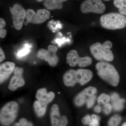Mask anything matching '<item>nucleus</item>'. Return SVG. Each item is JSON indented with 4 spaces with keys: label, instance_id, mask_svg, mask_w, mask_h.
I'll return each mask as SVG.
<instances>
[{
    "label": "nucleus",
    "instance_id": "nucleus-1",
    "mask_svg": "<svg viewBox=\"0 0 126 126\" xmlns=\"http://www.w3.org/2000/svg\"><path fill=\"white\" fill-rule=\"evenodd\" d=\"M97 74L102 79L113 87H116L120 81L119 75L115 67L107 62L101 61L96 64Z\"/></svg>",
    "mask_w": 126,
    "mask_h": 126
},
{
    "label": "nucleus",
    "instance_id": "nucleus-2",
    "mask_svg": "<svg viewBox=\"0 0 126 126\" xmlns=\"http://www.w3.org/2000/svg\"><path fill=\"white\" fill-rule=\"evenodd\" d=\"M112 47V43L108 40L103 44L99 42L94 43L90 46V50L91 53L97 60L111 62L114 59V55L110 50Z\"/></svg>",
    "mask_w": 126,
    "mask_h": 126
},
{
    "label": "nucleus",
    "instance_id": "nucleus-3",
    "mask_svg": "<svg viewBox=\"0 0 126 126\" xmlns=\"http://www.w3.org/2000/svg\"><path fill=\"white\" fill-rule=\"evenodd\" d=\"M18 103L12 101L5 104L0 111V123L2 126H10L14 124L19 111Z\"/></svg>",
    "mask_w": 126,
    "mask_h": 126
},
{
    "label": "nucleus",
    "instance_id": "nucleus-4",
    "mask_svg": "<svg viewBox=\"0 0 126 126\" xmlns=\"http://www.w3.org/2000/svg\"><path fill=\"white\" fill-rule=\"evenodd\" d=\"M100 21L102 26L107 29H121L126 26V16L118 13L105 14L101 16Z\"/></svg>",
    "mask_w": 126,
    "mask_h": 126
},
{
    "label": "nucleus",
    "instance_id": "nucleus-5",
    "mask_svg": "<svg viewBox=\"0 0 126 126\" xmlns=\"http://www.w3.org/2000/svg\"><path fill=\"white\" fill-rule=\"evenodd\" d=\"M50 15V12L47 9H39L35 13L32 9H29L26 10L25 19L28 23L39 24L48 19Z\"/></svg>",
    "mask_w": 126,
    "mask_h": 126
},
{
    "label": "nucleus",
    "instance_id": "nucleus-6",
    "mask_svg": "<svg viewBox=\"0 0 126 126\" xmlns=\"http://www.w3.org/2000/svg\"><path fill=\"white\" fill-rule=\"evenodd\" d=\"M10 11L12 16V21L14 27L20 30L23 27L26 18V10L19 3H15L12 7H10Z\"/></svg>",
    "mask_w": 126,
    "mask_h": 126
},
{
    "label": "nucleus",
    "instance_id": "nucleus-7",
    "mask_svg": "<svg viewBox=\"0 0 126 126\" xmlns=\"http://www.w3.org/2000/svg\"><path fill=\"white\" fill-rule=\"evenodd\" d=\"M83 14L92 13L102 14L106 10V6L101 0H85L80 6Z\"/></svg>",
    "mask_w": 126,
    "mask_h": 126
},
{
    "label": "nucleus",
    "instance_id": "nucleus-8",
    "mask_svg": "<svg viewBox=\"0 0 126 126\" xmlns=\"http://www.w3.org/2000/svg\"><path fill=\"white\" fill-rule=\"evenodd\" d=\"M23 68L16 67L14 71V76L11 79L8 86L9 90L15 91L25 85V81L23 77Z\"/></svg>",
    "mask_w": 126,
    "mask_h": 126
},
{
    "label": "nucleus",
    "instance_id": "nucleus-9",
    "mask_svg": "<svg viewBox=\"0 0 126 126\" xmlns=\"http://www.w3.org/2000/svg\"><path fill=\"white\" fill-rule=\"evenodd\" d=\"M15 64L13 62L7 61L2 63L0 65V82L3 83L8 79L14 72Z\"/></svg>",
    "mask_w": 126,
    "mask_h": 126
},
{
    "label": "nucleus",
    "instance_id": "nucleus-10",
    "mask_svg": "<svg viewBox=\"0 0 126 126\" xmlns=\"http://www.w3.org/2000/svg\"><path fill=\"white\" fill-rule=\"evenodd\" d=\"M93 73L89 69H79L76 70L77 82L82 86L85 85L92 79Z\"/></svg>",
    "mask_w": 126,
    "mask_h": 126
},
{
    "label": "nucleus",
    "instance_id": "nucleus-11",
    "mask_svg": "<svg viewBox=\"0 0 126 126\" xmlns=\"http://www.w3.org/2000/svg\"><path fill=\"white\" fill-rule=\"evenodd\" d=\"M63 82L68 87L74 86L78 83L76 78V70L73 69L68 70L63 76Z\"/></svg>",
    "mask_w": 126,
    "mask_h": 126
},
{
    "label": "nucleus",
    "instance_id": "nucleus-12",
    "mask_svg": "<svg viewBox=\"0 0 126 126\" xmlns=\"http://www.w3.org/2000/svg\"><path fill=\"white\" fill-rule=\"evenodd\" d=\"M48 104L46 102L43 101L37 100L34 102V111L37 117L42 118L44 116L47 111Z\"/></svg>",
    "mask_w": 126,
    "mask_h": 126
},
{
    "label": "nucleus",
    "instance_id": "nucleus-13",
    "mask_svg": "<svg viewBox=\"0 0 126 126\" xmlns=\"http://www.w3.org/2000/svg\"><path fill=\"white\" fill-rule=\"evenodd\" d=\"M47 62L50 66L55 67L58 63L59 59L56 54L58 48L55 46L50 45L48 47Z\"/></svg>",
    "mask_w": 126,
    "mask_h": 126
},
{
    "label": "nucleus",
    "instance_id": "nucleus-14",
    "mask_svg": "<svg viewBox=\"0 0 126 126\" xmlns=\"http://www.w3.org/2000/svg\"><path fill=\"white\" fill-rule=\"evenodd\" d=\"M61 116L59 106L57 104H53L50 109V115L51 126H58Z\"/></svg>",
    "mask_w": 126,
    "mask_h": 126
},
{
    "label": "nucleus",
    "instance_id": "nucleus-15",
    "mask_svg": "<svg viewBox=\"0 0 126 126\" xmlns=\"http://www.w3.org/2000/svg\"><path fill=\"white\" fill-rule=\"evenodd\" d=\"M67 0H44L43 5L47 10L61 9L63 7V3Z\"/></svg>",
    "mask_w": 126,
    "mask_h": 126
},
{
    "label": "nucleus",
    "instance_id": "nucleus-16",
    "mask_svg": "<svg viewBox=\"0 0 126 126\" xmlns=\"http://www.w3.org/2000/svg\"><path fill=\"white\" fill-rule=\"evenodd\" d=\"M81 57L79 56L77 50L73 49L70 50L67 54L66 57L67 63L71 67H74L78 64Z\"/></svg>",
    "mask_w": 126,
    "mask_h": 126
},
{
    "label": "nucleus",
    "instance_id": "nucleus-17",
    "mask_svg": "<svg viewBox=\"0 0 126 126\" xmlns=\"http://www.w3.org/2000/svg\"><path fill=\"white\" fill-rule=\"evenodd\" d=\"M112 109L116 111H120L124 108L126 99L122 98L120 97L111 101Z\"/></svg>",
    "mask_w": 126,
    "mask_h": 126
},
{
    "label": "nucleus",
    "instance_id": "nucleus-18",
    "mask_svg": "<svg viewBox=\"0 0 126 126\" xmlns=\"http://www.w3.org/2000/svg\"><path fill=\"white\" fill-rule=\"evenodd\" d=\"M113 4L118 8L120 14L126 16V0H114Z\"/></svg>",
    "mask_w": 126,
    "mask_h": 126
},
{
    "label": "nucleus",
    "instance_id": "nucleus-19",
    "mask_svg": "<svg viewBox=\"0 0 126 126\" xmlns=\"http://www.w3.org/2000/svg\"><path fill=\"white\" fill-rule=\"evenodd\" d=\"M87 96L82 92L79 93L75 97L74 99V104L78 107H81L86 103Z\"/></svg>",
    "mask_w": 126,
    "mask_h": 126
},
{
    "label": "nucleus",
    "instance_id": "nucleus-20",
    "mask_svg": "<svg viewBox=\"0 0 126 126\" xmlns=\"http://www.w3.org/2000/svg\"><path fill=\"white\" fill-rule=\"evenodd\" d=\"M31 47L28 44H25L24 47L18 50L16 53V56L18 59H21L27 55L31 51Z\"/></svg>",
    "mask_w": 126,
    "mask_h": 126
},
{
    "label": "nucleus",
    "instance_id": "nucleus-21",
    "mask_svg": "<svg viewBox=\"0 0 126 126\" xmlns=\"http://www.w3.org/2000/svg\"><path fill=\"white\" fill-rule=\"evenodd\" d=\"M122 120L121 116L118 114L112 116L108 122V126H119Z\"/></svg>",
    "mask_w": 126,
    "mask_h": 126
},
{
    "label": "nucleus",
    "instance_id": "nucleus-22",
    "mask_svg": "<svg viewBox=\"0 0 126 126\" xmlns=\"http://www.w3.org/2000/svg\"><path fill=\"white\" fill-rule=\"evenodd\" d=\"M48 93L47 89L46 88H40L36 92L35 98L37 100L45 101Z\"/></svg>",
    "mask_w": 126,
    "mask_h": 126
},
{
    "label": "nucleus",
    "instance_id": "nucleus-23",
    "mask_svg": "<svg viewBox=\"0 0 126 126\" xmlns=\"http://www.w3.org/2000/svg\"><path fill=\"white\" fill-rule=\"evenodd\" d=\"M92 63V59L89 56L81 57V60L78 65L80 67H85L89 66Z\"/></svg>",
    "mask_w": 126,
    "mask_h": 126
},
{
    "label": "nucleus",
    "instance_id": "nucleus-24",
    "mask_svg": "<svg viewBox=\"0 0 126 126\" xmlns=\"http://www.w3.org/2000/svg\"><path fill=\"white\" fill-rule=\"evenodd\" d=\"M110 100V96L106 94L103 93L100 94L98 98L97 102L99 104H102L104 105L109 103Z\"/></svg>",
    "mask_w": 126,
    "mask_h": 126
},
{
    "label": "nucleus",
    "instance_id": "nucleus-25",
    "mask_svg": "<svg viewBox=\"0 0 126 126\" xmlns=\"http://www.w3.org/2000/svg\"><path fill=\"white\" fill-rule=\"evenodd\" d=\"M82 92L86 95L87 97H90L94 96L96 93L97 90L96 88L92 86H90L86 88Z\"/></svg>",
    "mask_w": 126,
    "mask_h": 126
},
{
    "label": "nucleus",
    "instance_id": "nucleus-26",
    "mask_svg": "<svg viewBox=\"0 0 126 126\" xmlns=\"http://www.w3.org/2000/svg\"><path fill=\"white\" fill-rule=\"evenodd\" d=\"M13 126H33V125L26 118H22L19 120V121L14 123Z\"/></svg>",
    "mask_w": 126,
    "mask_h": 126
},
{
    "label": "nucleus",
    "instance_id": "nucleus-27",
    "mask_svg": "<svg viewBox=\"0 0 126 126\" xmlns=\"http://www.w3.org/2000/svg\"><path fill=\"white\" fill-rule=\"evenodd\" d=\"M91 119L89 126H100V118L98 116L95 114L91 115Z\"/></svg>",
    "mask_w": 126,
    "mask_h": 126
},
{
    "label": "nucleus",
    "instance_id": "nucleus-28",
    "mask_svg": "<svg viewBox=\"0 0 126 126\" xmlns=\"http://www.w3.org/2000/svg\"><path fill=\"white\" fill-rule=\"evenodd\" d=\"M112 109H113L112 104L108 103L104 105L103 111L105 115H108L111 113Z\"/></svg>",
    "mask_w": 126,
    "mask_h": 126
},
{
    "label": "nucleus",
    "instance_id": "nucleus-29",
    "mask_svg": "<svg viewBox=\"0 0 126 126\" xmlns=\"http://www.w3.org/2000/svg\"><path fill=\"white\" fill-rule=\"evenodd\" d=\"M68 123V118L65 115L61 116L57 126H67Z\"/></svg>",
    "mask_w": 126,
    "mask_h": 126
},
{
    "label": "nucleus",
    "instance_id": "nucleus-30",
    "mask_svg": "<svg viewBox=\"0 0 126 126\" xmlns=\"http://www.w3.org/2000/svg\"><path fill=\"white\" fill-rule=\"evenodd\" d=\"M96 99V97L95 96L89 97L86 102V105L87 108L89 109L92 107L95 103Z\"/></svg>",
    "mask_w": 126,
    "mask_h": 126
},
{
    "label": "nucleus",
    "instance_id": "nucleus-31",
    "mask_svg": "<svg viewBox=\"0 0 126 126\" xmlns=\"http://www.w3.org/2000/svg\"><path fill=\"white\" fill-rule=\"evenodd\" d=\"M55 94L53 92H52V91L49 92L47 94L45 102L48 104L53 100L55 98Z\"/></svg>",
    "mask_w": 126,
    "mask_h": 126
},
{
    "label": "nucleus",
    "instance_id": "nucleus-32",
    "mask_svg": "<svg viewBox=\"0 0 126 126\" xmlns=\"http://www.w3.org/2000/svg\"><path fill=\"white\" fill-rule=\"evenodd\" d=\"M91 116L90 115H86L84 116L81 120L82 124L84 126H89L91 121Z\"/></svg>",
    "mask_w": 126,
    "mask_h": 126
},
{
    "label": "nucleus",
    "instance_id": "nucleus-33",
    "mask_svg": "<svg viewBox=\"0 0 126 126\" xmlns=\"http://www.w3.org/2000/svg\"><path fill=\"white\" fill-rule=\"evenodd\" d=\"M7 34V31L4 29L0 30V37L1 38H4L6 36Z\"/></svg>",
    "mask_w": 126,
    "mask_h": 126
},
{
    "label": "nucleus",
    "instance_id": "nucleus-34",
    "mask_svg": "<svg viewBox=\"0 0 126 126\" xmlns=\"http://www.w3.org/2000/svg\"><path fill=\"white\" fill-rule=\"evenodd\" d=\"M5 58V55L3 50L1 48H0V62L1 63L4 61Z\"/></svg>",
    "mask_w": 126,
    "mask_h": 126
},
{
    "label": "nucleus",
    "instance_id": "nucleus-35",
    "mask_svg": "<svg viewBox=\"0 0 126 126\" xmlns=\"http://www.w3.org/2000/svg\"><path fill=\"white\" fill-rule=\"evenodd\" d=\"M94 111L96 113H100L102 111V107L99 105H97L94 108Z\"/></svg>",
    "mask_w": 126,
    "mask_h": 126
},
{
    "label": "nucleus",
    "instance_id": "nucleus-36",
    "mask_svg": "<svg viewBox=\"0 0 126 126\" xmlns=\"http://www.w3.org/2000/svg\"><path fill=\"white\" fill-rule=\"evenodd\" d=\"M6 25L5 21L2 18H0V29H3Z\"/></svg>",
    "mask_w": 126,
    "mask_h": 126
},
{
    "label": "nucleus",
    "instance_id": "nucleus-37",
    "mask_svg": "<svg viewBox=\"0 0 126 126\" xmlns=\"http://www.w3.org/2000/svg\"><path fill=\"white\" fill-rule=\"evenodd\" d=\"M121 126H126V122H124L123 123Z\"/></svg>",
    "mask_w": 126,
    "mask_h": 126
},
{
    "label": "nucleus",
    "instance_id": "nucleus-38",
    "mask_svg": "<svg viewBox=\"0 0 126 126\" xmlns=\"http://www.w3.org/2000/svg\"><path fill=\"white\" fill-rule=\"evenodd\" d=\"M36 1H38V2H41L43 1H44V0H36Z\"/></svg>",
    "mask_w": 126,
    "mask_h": 126
},
{
    "label": "nucleus",
    "instance_id": "nucleus-39",
    "mask_svg": "<svg viewBox=\"0 0 126 126\" xmlns=\"http://www.w3.org/2000/svg\"><path fill=\"white\" fill-rule=\"evenodd\" d=\"M104 1H108L110 0H104Z\"/></svg>",
    "mask_w": 126,
    "mask_h": 126
}]
</instances>
